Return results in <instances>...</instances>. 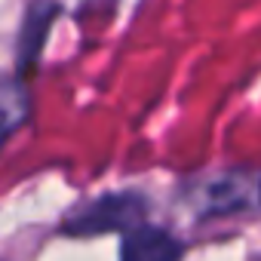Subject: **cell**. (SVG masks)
Instances as JSON below:
<instances>
[{
  "label": "cell",
  "instance_id": "obj_2",
  "mask_svg": "<svg viewBox=\"0 0 261 261\" xmlns=\"http://www.w3.org/2000/svg\"><path fill=\"white\" fill-rule=\"evenodd\" d=\"M148 200L139 191H114V194H101L86 200L83 206H77L68 221L65 230L74 237H95V233H114V230H133L139 224H145L148 215Z\"/></svg>",
  "mask_w": 261,
  "mask_h": 261
},
{
  "label": "cell",
  "instance_id": "obj_5",
  "mask_svg": "<svg viewBox=\"0 0 261 261\" xmlns=\"http://www.w3.org/2000/svg\"><path fill=\"white\" fill-rule=\"evenodd\" d=\"M0 105H4V133L13 136L31 117V98H28V89H25V77H10L4 83Z\"/></svg>",
  "mask_w": 261,
  "mask_h": 261
},
{
  "label": "cell",
  "instance_id": "obj_3",
  "mask_svg": "<svg viewBox=\"0 0 261 261\" xmlns=\"http://www.w3.org/2000/svg\"><path fill=\"white\" fill-rule=\"evenodd\" d=\"M181 240L154 224H139L126 230L120 246V261H181Z\"/></svg>",
  "mask_w": 261,
  "mask_h": 261
},
{
  "label": "cell",
  "instance_id": "obj_4",
  "mask_svg": "<svg viewBox=\"0 0 261 261\" xmlns=\"http://www.w3.org/2000/svg\"><path fill=\"white\" fill-rule=\"evenodd\" d=\"M59 7H56V0H31L28 10H25V19H22V31H19V43H16V68H19V77H25L43 43H46V34L53 28V19H56Z\"/></svg>",
  "mask_w": 261,
  "mask_h": 261
},
{
  "label": "cell",
  "instance_id": "obj_1",
  "mask_svg": "<svg viewBox=\"0 0 261 261\" xmlns=\"http://www.w3.org/2000/svg\"><path fill=\"white\" fill-rule=\"evenodd\" d=\"M185 206L197 218H224L261 203V175L252 169H224L197 175L181 188Z\"/></svg>",
  "mask_w": 261,
  "mask_h": 261
}]
</instances>
